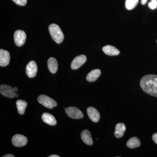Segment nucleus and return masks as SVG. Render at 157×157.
<instances>
[{"label": "nucleus", "instance_id": "obj_8", "mask_svg": "<svg viewBox=\"0 0 157 157\" xmlns=\"http://www.w3.org/2000/svg\"><path fill=\"white\" fill-rule=\"evenodd\" d=\"M0 93L4 97L9 98H13L15 97L16 93L13 88L9 86L2 85L0 86Z\"/></svg>", "mask_w": 157, "mask_h": 157}, {"label": "nucleus", "instance_id": "obj_2", "mask_svg": "<svg viewBox=\"0 0 157 157\" xmlns=\"http://www.w3.org/2000/svg\"><path fill=\"white\" fill-rule=\"evenodd\" d=\"M48 31L52 38L57 44H60L63 41L64 34L57 25L55 24L50 25L48 27Z\"/></svg>", "mask_w": 157, "mask_h": 157}, {"label": "nucleus", "instance_id": "obj_6", "mask_svg": "<svg viewBox=\"0 0 157 157\" xmlns=\"http://www.w3.org/2000/svg\"><path fill=\"white\" fill-rule=\"evenodd\" d=\"M11 141L14 146L17 147H21L27 144L28 139L25 136L17 134L12 137Z\"/></svg>", "mask_w": 157, "mask_h": 157}, {"label": "nucleus", "instance_id": "obj_24", "mask_svg": "<svg viewBox=\"0 0 157 157\" xmlns=\"http://www.w3.org/2000/svg\"><path fill=\"white\" fill-rule=\"evenodd\" d=\"M14 156L13 155L11 154H7L3 156L2 157H14Z\"/></svg>", "mask_w": 157, "mask_h": 157}, {"label": "nucleus", "instance_id": "obj_20", "mask_svg": "<svg viewBox=\"0 0 157 157\" xmlns=\"http://www.w3.org/2000/svg\"><path fill=\"white\" fill-rule=\"evenodd\" d=\"M139 0H126L125 6L126 9L128 10L135 9L138 4Z\"/></svg>", "mask_w": 157, "mask_h": 157}, {"label": "nucleus", "instance_id": "obj_18", "mask_svg": "<svg viewBox=\"0 0 157 157\" xmlns=\"http://www.w3.org/2000/svg\"><path fill=\"white\" fill-rule=\"evenodd\" d=\"M140 145V140L137 137H132L127 141L126 145L130 148H135Z\"/></svg>", "mask_w": 157, "mask_h": 157}, {"label": "nucleus", "instance_id": "obj_26", "mask_svg": "<svg viewBox=\"0 0 157 157\" xmlns=\"http://www.w3.org/2000/svg\"><path fill=\"white\" fill-rule=\"evenodd\" d=\"M49 157H59V156L57 155H51L49 156Z\"/></svg>", "mask_w": 157, "mask_h": 157}, {"label": "nucleus", "instance_id": "obj_28", "mask_svg": "<svg viewBox=\"0 0 157 157\" xmlns=\"http://www.w3.org/2000/svg\"><path fill=\"white\" fill-rule=\"evenodd\" d=\"M18 94H15V98H17V97H18Z\"/></svg>", "mask_w": 157, "mask_h": 157}, {"label": "nucleus", "instance_id": "obj_21", "mask_svg": "<svg viewBox=\"0 0 157 157\" xmlns=\"http://www.w3.org/2000/svg\"><path fill=\"white\" fill-rule=\"evenodd\" d=\"M148 6L149 8L152 10L156 9L157 7V0H151V2L148 3Z\"/></svg>", "mask_w": 157, "mask_h": 157}, {"label": "nucleus", "instance_id": "obj_16", "mask_svg": "<svg viewBox=\"0 0 157 157\" xmlns=\"http://www.w3.org/2000/svg\"><path fill=\"white\" fill-rule=\"evenodd\" d=\"M47 63L48 70L51 73L53 74L56 73L58 68V65L56 59L53 57L50 58L48 59Z\"/></svg>", "mask_w": 157, "mask_h": 157}, {"label": "nucleus", "instance_id": "obj_22", "mask_svg": "<svg viewBox=\"0 0 157 157\" xmlns=\"http://www.w3.org/2000/svg\"><path fill=\"white\" fill-rule=\"evenodd\" d=\"M17 6H25L27 2V0H12Z\"/></svg>", "mask_w": 157, "mask_h": 157}, {"label": "nucleus", "instance_id": "obj_19", "mask_svg": "<svg viewBox=\"0 0 157 157\" xmlns=\"http://www.w3.org/2000/svg\"><path fill=\"white\" fill-rule=\"evenodd\" d=\"M16 104L18 113L21 115L24 114L25 109L27 107V103L25 101L18 100Z\"/></svg>", "mask_w": 157, "mask_h": 157}, {"label": "nucleus", "instance_id": "obj_15", "mask_svg": "<svg viewBox=\"0 0 157 157\" xmlns=\"http://www.w3.org/2000/svg\"><path fill=\"white\" fill-rule=\"evenodd\" d=\"M101 75V71L99 69H95L92 70L86 76V80L90 82L95 81Z\"/></svg>", "mask_w": 157, "mask_h": 157}, {"label": "nucleus", "instance_id": "obj_14", "mask_svg": "<svg viewBox=\"0 0 157 157\" xmlns=\"http://www.w3.org/2000/svg\"><path fill=\"white\" fill-rule=\"evenodd\" d=\"M42 118V121L45 123L52 126L56 125L57 121L55 117L50 113H43Z\"/></svg>", "mask_w": 157, "mask_h": 157}, {"label": "nucleus", "instance_id": "obj_17", "mask_svg": "<svg viewBox=\"0 0 157 157\" xmlns=\"http://www.w3.org/2000/svg\"><path fill=\"white\" fill-rule=\"evenodd\" d=\"M126 131V126L123 123H118L115 127L114 135L117 138H121L123 136L125 131Z\"/></svg>", "mask_w": 157, "mask_h": 157}, {"label": "nucleus", "instance_id": "obj_25", "mask_svg": "<svg viewBox=\"0 0 157 157\" xmlns=\"http://www.w3.org/2000/svg\"><path fill=\"white\" fill-rule=\"evenodd\" d=\"M147 2V0H141L140 1V3L142 5H144L146 4Z\"/></svg>", "mask_w": 157, "mask_h": 157}, {"label": "nucleus", "instance_id": "obj_12", "mask_svg": "<svg viewBox=\"0 0 157 157\" xmlns=\"http://www.w3.org/2000/svg\"><path fill=\"white\" fill-rule=\"evenodd\" d=\"M103 52L105 54L109 56H115L119 54V50L112 45H107L103 48Z\"/></svg>", "mask_w": 157, "mask_h": 157}, {"label": "nucleus", "instance_id": "obj_7", "mask_svg": "<svg viewBox=\"0 0 157 157\" xmlns=\"http://www.w3.org/2000/svg\"><path fill=\"white\" fill-rule=\"evenodd\" d=\"M38 70L36 63L34 61H31L26 67V74L29 78H33L36 75Z\"/></svg>", "mask_w": 157, "mask_h": 157}, {"label": "nucleus", "instance_id": "obj_23", "mask_svg": "<svg viewBox=\"0 0 157 157\" xmlns=\"http://www.w3.org/2000/svg\"><path fill=\"white\" fill-rule=\"evenodd\" d=\"M152 139L155 143L157 144V133H155L153 135Z\"/></svg>", "mask_w": 157, "mask_h": 157}, {"label": "nucleus", "instance_id": "obj_3", "mask_svg": "<svg viewBox=\"0 0 157 157\" xmlns=\"http://www.w3.org/2000/svg\"><path fill=\"white\" fill-rule=\"evenodd\" d=\"M38 101L40 104L48 109H52L53 107H56L57 105L56 101L45 95L39 96L38 98Z\"/></svg>", "mask_w": 157, "mask_h": 157}, {"label": "nucleus", "instance_id": "obj_5", "mask_svg": "<svg viewBox=\"0 0 157 157\" xmlns=\"http://www.w3.org/2000/svg\"><path fill=\"white\" fill-rule=\"evenodd\" d=\"M68 116L74 119H79L83 117V114L81 110L75 107H70L66 108L65 110Z\"/></svg>", "mask_w": 157, "mask_h": 157}, {"label": "nucleus", "instance_id": "obj_11", "mask_svg": "<svg viewBox=\"0 0 157 157\" xmlns=\"http://www.w3.org/2000/svg\"><path fill=\"white\" fill-rule=\"evenodd\" d=\"M87 113L90 119L94 122H98L100 120V113L96 108L91 107H88Z\"/></svg>", "mask_w": 157, "mask_h": 157}, {"label": "nucleus", "instance_id": "obj_9", "mask_svg": "<svg viewBox=\"0 0 157 157\" xmlns=\"http://www.w3.org/2000/svg\"><path fill=\"white\" fill-rule=\"evenodd\" d=\"M86 57L83 55L76 57L73 60L71 64V67L73 70H77L86 62Z\"/></svg>", "mask_w": 157, "mask_h": 157}, {"label": "nucleus", "instance_id": "obj_27", "mask_svg": "<svg viewBox=\"0 0 157 157\" xmlns=\"http://www.w3.org/2000/svg\"><path fill=\"white\" fill-rule=\"evenodd\" d=\"M13 90H14V91H15V92L17 91V90H18V89H17V88L16 87H14V88H13Z\"/></svg>", "mask_w": 157, "mask_h": 157}, {"label": "nucleus", "instance_id": "obj_29", "mask_svg": "<svg viewBox=\"0 0 157 157\" xmlns=\"http://www.w3.org/2000/svg\"></svg>", "mask_w": 157, "mask_h": 157}, {"label": "nucleus", "instance_id": "obj_10", "mask_svg": "<svg viewBox=\"0 0 157 157\" xmlns=\"http://www.w3.org/2000/svg\"><path fill=\"white\" fill-rule=\"evenodd\" d=\"M10 60V53L8 51L0 49V66L5 67L9 64Z\"/></svg>", "mask_w": 157, "mask_h": 157}, {"label": "nucleus", "instance_id": "obj_13", "mask_svg": "<svg viewBox=\"0 0 157 157\" xmlns=\"http://www.w3.org/2000/svg\"><path fill=\"white\" fill-rule=\"evenodd\" d=\"M81 139L83 142L88 145H92L93 144V140L92 138L90 132L87 130H85L82 132Z\"/></svg>", "mask_w": 157, "mask_h": 157}, {"label": "nucleus", "instance_id": "obj_4", "mask_svg": "<svg viewBox=\"0 0 157 157\" xmlns=\"http://www.w3.org/2000/svg\"><path fill=\"white\" fill-rule=\"evenodd\" d=\"M14 38L15 45L18 47H21L25 43L26 35L24 31L18 30L14 33Z\"/></svg>", "mask_w": 157, "mask_h": 157}, {"label": "nucleus", "instance_id": "obj_1", "mask_svg": "<svg viewBox=\"0 0 157 157\" xmlns=\"http://www.w3.org/2000/svg\"><path fill=\"white\" fill-rule=\"evenodd\" d=\"M140 86L144 92L150 95L157 97V76L147 75L140 79Z\"/></svg>", "mask_w": 157, "mask_h": 157}]
</instances>
